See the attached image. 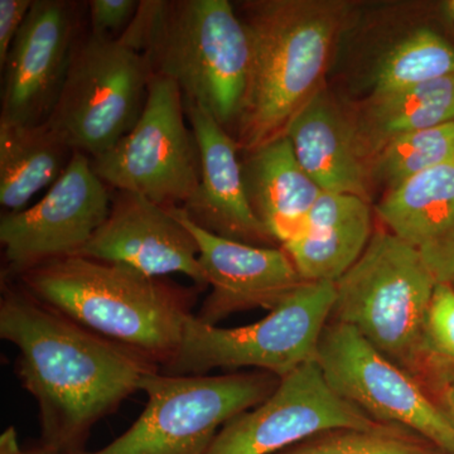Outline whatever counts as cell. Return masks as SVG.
Segmentation results:
<instances>
[{
    "mask_svg": "<svg viewBox=\"0 0 454 454\" xmlns=\"http://www.w3.org/2000/svg\"><path fill=\"white\" fill-rule=\"evenodd\" d=\"M280 379L267 372L170 376L152 372L139 385L146 405L109 446L77 454H206L232 418L262 404Z\"/></svg>",
    "mask_w": 454,
    "mask_h": 454,
    "instance_id": "6",
    "label": "cell"
},
{
    "mask_svg": "<svg viewBox=\"0 0 454 454\" xmlns=\"http://www.w3.org/2000/svg\"><path fill=\"white\" fill-rule=\"evenodd\" d=\"M279 454H437L387 424L369 429H336L306 439Z\"/></svg>",
    "mask_w": 454,
    "mask_h": 454,
    "instance_id": "25",
    "label": "cell"
},
{
    "mask_svg": "<svg viewBox=\"0 0 454 454\" xmlns=\"http://www.w3.org/2000/svg\"><path fill=\"white\" fill-rule=\"evenodd\" d=\"M336 300L333 282H303L255 324L221 328L191 317L177 356L160 369L170 376L253 367L282 379L316 360Z\"/></svg>",
    "mask_w": 454,
    "mask_h": 454,
    "instance_id": "7",
    "label": "cell"
},
{
    "mask_svg": "<svg viewBox=\"0 0 454 454\" xmlns=\"http://www.w3.org/2000/svg\"><path fill=\"white\" fill-rule=\"evenodd\" d=\"M244 153L241 164L250 205L283 247L301 235L324 191L301 167L286 134Z\"/></svg>",
    "mask_w": 454,
    "mask_h": 454,
    "instance_id": "20",
    "label": "cell"
},
{
    "mask_svg": "<svg viewBox=\"0 0 454 454\" xmlns=\"http://www.w3.org/2000/svg\"><path fill=\"white\" fill-rule=\"evenodd\" d=\"M173 215L195 236L210 294L197 318L217 325L234 313L276 309L304 282L283 247H255L212 234L195 225L179 207Z\"/></svg>",
    "mask_w": 454,
    "mask_h": 454,
    "instance_id": "15",
    "label": "cell"
},
{
    "mask_svg": "<svg viewBox=\"0 0 454 454\" xmlns=\"http://www.w3.org/2000/svg\"><path fill=\"white\" fill-rule=\"evenodd\" d=\"M454 74V46L432 29H418L394 44L373 73L372 94H387Z\"/></svg>",
    "mask_w": 454,
    "mask_h": 454,
    "instance_id": "23",
    "label": "cell"
},
{
    "mask_svg": "<svg viewBox=\"0 0 454 454\" xmlns=\"http://www.w3.org/2000/svg\"><path fill=\"white\" fill-rule=\"evenodd\" d=\"M151 76L145 56L136 47L121 37L106 40L83 28L44 124L74 152L97 158L139 121Z\"/></svg>",
    "mask_w": 454,
    "mask_h": 454,
    "instance_id": "8",
    "label": "cell"
},
{
    "mask_svg": "<svg viewBox=\"0 0 454 454\" xmlns=\"http://www.w3.org/2000/svg\"><path fill=\"white\" fill-rule=\"evenodd\" d=\"M446 387L454 390V363H434Z\"/></svg>",
    "mask_w": 454,
    "mask_h": 454,
    "instance_id": "30",
    "label": "cell"
},
{
    "mask_svg": "<svg viewBox=\"0 0 454 454\" xmlns=\"http://www.w3.org/2000/svg\"><path fill=\"white\" fill-rule=\"evenodd\" d=\"M351 4L340 0H255L239 17L252 46L249 82L234 138L244 152L283 136L321 88Z\"/></svg>",
    "mask_w": 454,
    "mask_h": 454,
    "instance_id": "3",
    "label": "cell"
},
{
    "mask_svg": "<svg viewBox=\"0 0 454 454\" xmlns=\"http://www.w3.org/2000/svg\"><path fill=\"white\" fill-rule=\"evenodd\" d=\"M444 9H446L448 18L454 23V0H448L444 4Z\"/></svg>",
    "mask_w": 454,
    "mask_h": 454,
    "instance_id": "32",
    "label": "cell"
},
{
    "mask_svg": "<svg viewBox=\"0 0 454 454\" xmlns=\"http://www.w3.org/2000/svg\"><path fill=\"white\" fill-rule=\"evenodd\" d=\"M437 283L413 247L378 231L334 283L331 318L351 325L385 357L411 369L424 356V322Z\"/></svg>",
    "mask_w": 454,
    "mask_h": 454,
    "instance_id": "5",
    "label": "cell"
},
{
    "mask_svg": "<svg viewBox=\"0 0 454 454\" xmlns=\"http://www.w3.org/2000/svg\"><path fill=\"white\" fill-rule=\"evenodd\" d=\"M184 110L201 158V178L195 192L181 208L188 219L206 231L230 240L274 247L277 241L250 205L243 164L234 137L210 113L196 104Z\"/></svg>",
    "mask_w": 454,
    "mask_h": 454,
    "instance_id": "16",
    "label": "cell"
},
{
    "mask_svg": "<svg viewBox=\"0 0 454 454\" xmlns=\"http://www.w3.org/2000/svg\"><path fill=\"white\" fill-rule=\"evenodd\" d=\"M0 454H29L20 448L14 427H9L0 435Z\"/></svg>",
    "mask_w": 454,
    "mask_h": 454,
    "instance_id": "29",
    "label": "cell"
},
{
    "mask_svg": "<svg viewBox=\"0 0 454 454\" xmlns=\"http://www.w3.org/2000/svg\"><path fill=\"white\" fill-rule=\"evenodd\" d=\"M177 83L152 74L145 109L133 129L110 151L91 158L107 187L138 193L163 207H182L201 178V158L187 128Z\"/></svg>",
    "mask_w": 454,
    "mask_h": 454,
    "instance_id": "9",
    "label": "cell"
},
{
    "mask_svg": "<svg viewBox=\"0 0 454 454\" xmlns=\"http://www.w3.org/2000/svg\"><path fill=\"white\" fill-rule=\"evenodd\" d=\"M284 134L322 191L367 200L369 164L358 149L351 114L324 86L293 116Z\"/></svg>",
    "mask_w": 454,
    "mask_h": 454,
    "instance_id": "18",
    "label": "cell"
},
{
    "mask_svg": "<svg viewBox=\"0 0 454 454\" xmlns=\"http://www.w3.org/2000/svg\"><path fill=\"white\" fill-rule=\"evenodd\" d=\"M68 318L163 369L177 356L199 288L118 262L68 256L16 280Z\"/></svg>",
    "mask_w": 454,
    "mask_h": 454,
    "instance_id": "2",
    "label": "cell"
},
{
    "mask_svg": "<svg viewBox=\"0 0 454 454\" xmlns=\"http://www.w3.org/2000/svg\"><path fill=\"white\" fill-rule=\"evenodd\" d=\"M454 162V121L391 139L369 162L370 177L395 190L430 169Z\"/></svg>",
    "mask_w": 454,
    "mask_h": 454,
    "instance_id": "24",
    "label": "cell"
},
{
    "mask_svg": "<svg viewBox=\"0 0 454 454\" xmlns=\"http://www.w3.org/2000/svg\"><path fill=\"white\" fill-rule=\"evenodd\" d=\"M0 337L20 349L17 372L40 408L42 444L83 452L92 427L139 391L160 367L92 333L26 291L2 282Z\"/></svg>",
    "mask_w": 454,
    "mask_h": 454,
    "instance_id": "1",
    "label": "cell"
},
{
    "mask_svg": "<svg viewBox=\"0 0 454 454\" xmlns=\"http://www.w3.org/2000/svg\"><path fill=\"white\" fill-rule=\"evenodd\" d=\"M316 360L331 387L372 420L411 430L454 454V426L446 411L354 327L325 325Z\"/></svg>",
    "mask_w": 454,
    "mask_h": 454,
    "instance_id": "10",
    "label": "cell"
},
{
    "mask_svg": "<svg viewBox=\"0 0 454 454\" xmlns=\"http://www.w3.org/2000/svg\"><path fill=\"white\" fill-rule=\"evenodd\" d=\"M372 232L367 200L324 191L301 235L282 247L304 282L336 283L365 252Z\"/></svg>",
    "mask_w": 454,
    "mask_h": 454,
    "instance_id": "19",
    "label": "cell"
},
{
    "mask_svg": "<svg viewBox=\"0 0 454 454\" xmlns=\"http://www.w3.org/2000/svg\"><path fill=\"white\" fill-rule=\"evenodd\" d=\"M380 424L340 396L312 360L280 379L262 404L227 422L206 454L280 453L330 430Z\"/></svg>",
    "mask_w": 454,
    "mask_h": 454,
    "instance_id": "12",
    "label": "cell"
},
{
    "mask_svg": "<svg viewBox=\"0 0 454 454\" xmlns=\"http://www.w3.org/2000/svg\"><path fill=\"white\" fill-rule=\"evenodd\" d=\"M122 40L151 73L177 83L184 103L211 114L234 136L249 82V33L229 0H140Z\"/></svg>",
    "mask_w": 454,
    "mask_h": 454,
    "instance_id": "4",
    "label": "cell"
},
{
    "mask_svg": "<svg viewBox=\"0 0 454 454\" xmlns=\"http://www.w3.org/2000/svg\"><path fill=\"white\" fill-rule=\"evenodd\" d=\"M29 454H55V453L51 452V450H46V448H43L41 446V447L35 448V450H31V452H29Z\"/></svg>",
    "mask_w": 454,
    "mask_h": 454,
    "instance_id": "33",
    "label": "cell"
},
{
    "mask_svg": "<svg viewBox=\"0 0 454 454\" xmlns=\"http://www.w3.org/2000/svg\"><path fill=\"white\" fill-rule=\"evenodd\" d=\"M79 255L127 265L149 277L184 274L200 291L207 288L195 236L170 208L138 193H114L106 223Z\"/></svg>",
    "mask_w": 454,
    "mask_h": 454,
    "instance_id": "14",
    "label": "cell"
},
{
    "mask_svg": "<svg viewBox=\"0 0 454 454\" xmlns=\"http://www.w3.org/2000/svg\"><path fill=\"white\" fill-rule=\"evenodd\" d=\"M423 355L433 363H454V289L450 283L435 286L424 322Z\"/></svg>",
    "mask_w": 454,
    "mask_h": 454,
    "instance_id": "26",
    "label": "cell"
},
{
    "mask_svg": "<svg viewBox=\"0 0 454 454\" xmlns=\"http://www.w3.org/2000/svg\"><path fill=\"white\" fill-rule=\"evenodd\" d=\"M74 151L46 124L0 122V203L8 212L25 210L43 188L67 168Z\"/></svg>",
    "mask_w": 454,
    "mask_h": 454,
    "instance_id": "22",
    "label": "cell"
},
{
    "mask_svg": "<svg viewBox=\"0 0 454 454\" xmlns=\"http://www.w3.org/2000/svg\"><path fill=\"white\" fill-rule=\"evenodd\" d=\"M86 3L33 0L9 50L0 122L40 125L49 118L64 85Z\"/></svg>",
    "mask_w": 454,
    "mask_h": 454,
    "instance_id": "13",
    "label": "cell"
},
{
    "mask_svg": "<svg viewBox=\"0 0 454 454\" xmlns=\"http://www.w3.org/2000/svg\"><path fill=\"white\" fill-rule=\"evenodd\" d=\"M33 0H0V66H4L9 50L22 28Z\"/></svg>",
    "mask_w": 454,
    "mask_h": 454,
    "instance_id": "28",
    "label": "cell"
},
{
    "mask_svg": "<svg viewBox=\"0 0 454 454\" xmlns=\"http://www.w3.org/2000/svg\"><path fill=\"white\" fill-rule=\"evenodd\" d=\"M112 197L92 168L91 158L74 152L67 168L40 202L0 219L5 262L2 282H16L32 269L79 255L106 223Z\"/></svg>",
    "mask_w": 454,
    "mask_h": 454,
    "instance_id": "11",
    "label": "cell"
},
{
    "mask_svg": "<svg viewBox=\"0 0 454 454\" xmlns=\"http://www.w3.org/2000/svg\"><path fill=\"white\" fill-rule=\"evenodd\" d=\"M364 160L396 137L454 121V74L413 88L372 94L351 113Z\"/></svg>",
    "mask_w": 454,
    "mask_h": 454,
    "instance_id": "21",
    "label": "cell"
},
{
    "mask_svg": "<svg viewBox=\"0 0 454 454\" xmlns=\"http://www.w3.org/2000/svg\"><path fill=\"white\" fill-rule=\"evenodd\" d=\"M89 31L106 40H119L138 13L140 0H90Z\"/></svg>",
    "mask_w": 454,
    "mask_h": 454,
    "instance_id": "27",
    "label": "cell"
},
{
    "mask_svg": "<svg viewBox=\"0 0 454 454\" xmlns=\"http://www.w3.org/2000/svg\"><path fill=\"white\" fill-rule=\"evenodd\" d=\"M376 214L422 256L438 283L454 280V162L390 191Z\"/></svg>",
    "mask_w": 454,
    "mask_h": 454,
    "instance_id": "17",
    "label": "cell"
},
{
    "mask_svg": "<svg viewBox=\"0 0 454 454\" xmlns=\"http://www.w3.org/2000/svg\"><path fill=\"white\" fill-rule=\"evenodd\" d=\"M442 409L446 411L447 417L454 426V390L446 387L443 393V405Z\"/></svg>",
    "mask_w": 454,
    "mask_h": 454,
    "instance_id": "31",
    "label": "cell"
}]
</instances>
